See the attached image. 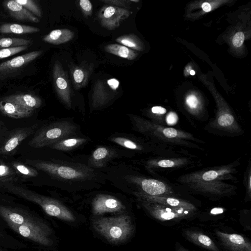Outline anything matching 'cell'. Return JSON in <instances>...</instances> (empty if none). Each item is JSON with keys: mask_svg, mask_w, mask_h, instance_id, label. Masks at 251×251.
<instances>
[{"mask_svg": "<svg viewBox=\"0 0 251 251\" xmlns=\"http://www.w3.org/2000/svg\"><path fill=\"white\" fill-rule=\"evenodd\" d=\"M26 162L50 175L67 180H85L90 177L93 170L81 165H69L45 161L27 160Z\"/></svg>", "mask_w": 251, "mask_h": 251, "instance_id": "obj_4", "label": "cell"}, {"mask_svg": "<svg viewBox=\"0 0 251 251\" xmlns=\"http://www.w3.org/2000/svg\"><path fill=\"white\" fill-rule=\"evenodd\" d=\"M10 165L17 175L20 176L32 177L36 176L38 174L37 170L20 162H13Z\"/></svg>", "mask_w": 251, "mask_h": 251, "instance_id": "obj_29", "label": "cell"}, {"mask_svg": "<svg viewBox=\"0 0 251 251\" xmlns=\"http://www.w3.org/2000/svg\"><path fill=\"white\" fill-rule=\"evenodd\" d=\"M158 165L161 167H171L174 165V162L170 160H162L158 162Z\"/></svg>", "mask_w": 251, "mask_h": 251, "instance_id": "obj_42", "label": "cell"}, {"mask_svg": "<svg viewBox=\"0 0 251 251\" xmlns=\"http://www.w3.org/2000/svg\"><path fill=\"white\" fill-rule=\"evenodd\" d=\"M223 212V209L221 208H214L211 210L212 213H220Z\"/></svg>", "mask_w": 251, "mask_h": 251, "instance_id": "obj_46", "label": "cell"}, {"mask_svg": "<svg viewBox=\"0 0 251 251\" xmlns=\"http://www.w3.org/2000/svg\"><path fill=\"white\" fill-rule=\"evenodd\" d=\"M182 233L187 240L201 247L210 251H221L211 238L200 231L184 229Z\"/></svg>", "mask_w": 251, "mask_h": 251, "instance_id": "obj_14", "label": "cell"}, {"mask_svg": "<svg viewBox=\"0 0 251 251\" xmlns=\"http://www.w3.org/2000/svg\"><path fill=\"white\" fill-rule=\"evenodd\" d=\"M233 117L229 114L222 115L218 119V123L219 125L222 126H230L233 123Z\"/></svg>", "mask_w": 251, "mask_h": 251, "instance_id": "obj_36", "label": "cell"}, {"mask_svg": "<svg viewBox=\"0 0 251 251\" xmlns=\"http://www.w3.org/2000/svg\"><path fill=\"white\" fill-rule=\"evenodd\" d=\"M0 219L6 226L15 225L54 234L52 228L46 220L29 208L11 201H0Z\"/></svg>", "mask_w": 251, "mask_h": 251, "instance_id": "obj_1", "label": "cell"}, {"mask_svg": "<svg viewBox=\"0 0 251 251\" xmlns=\"http://www.w3.org/2000/svg\"><path fill=\"white\" fill-rule=\"evenodd\" d=\"M114 155L112 150L105 147L97 148L90 159L91 164L95 167H102Z\"/></svg>", "mask_w": 251, "mask_h": 251, "instance_id": "obj_20", "label": "cell"}, {"mask_svg": "<svg viewBox=\"0 0 251 251\" xmlns=\"http://www.w3.org/2000/svg\"><path fill=\"white\" fill-rule=\"evenodd\" d=\"M176 251H191L189 250H187L182 246L178 243H176Z\"/></svg>", "mask_w": 251, "mask_h": 251, "instance_id": "obj_45", "label": "cell"}, {"mask_svg": "<svg viewBox=\"0 0 251 251\" xmlns=\"http://www.w3.org/2000/svg\"><path fill=\"white\" fill-rule=\"evenodd\" d=\"M109 5L115 6L127 9L129 7L130 0H101Z\"/></svg>", "mask_w": 251, "mask_h": 251, "instance_id": "obj_35", "label": "cell"}, {"mask_svg": "<svg viewBox=\"0 0 251 251\" xmlns=\"http://www.w3.org/2000/svg\"><path fill=\"white\" fill-rule=\"evenodd\" d=\"M92 226L98 233L114 244L126 241L132 236L134 230L131 217L126 214L94 219Z\"/></svg>", "mask_w": 251, "mask_h": 251, "instance_id": "obj_3", "label": "cell"}, {"mask_svg": "<svg viewBox=\"0 0 251 251\" xmlns=\"http://www.w3.org/2000/svg\"><path fill=\"white\" fill-rule=\"evenodd\" d=\"M28 46L0 49V59L13 56L28 49Z\"/></svg>", "mask_w": 251, "mask_h": 251, "instance_id": "obj_33", "label": "cell"}, {"mask_svg": "<svg viewBox=\"0 0 251 251\" xmlns=\"http://www.w3.org/2000/svg\"><path fill=\"white\" fill-rule=\"evenodd\" d=\"M126 209L125 205L117 198L108 195L98 194L92 202L93 213L100 215L107 213H119Z\"/></svg>", "mask_w": 251, "mask_h": 251, "instance_id": "obj_10", "label": "cell"}, {"mask_svg": "<svg viewBox=\"0 0 251 251\" xmlns=\"http://www.w3.org/2000/svg\"><path fill=\"white\" fill-rule=\"evenodd\" d=\"M190 74L192 75H194L195 74V72L192 70L190 71Z\"/></svg>", "mask_w": 251, "mask_h": 251, "instance_id": "obj_48", "label": "cell"}, {"mask_svg": "<svg viewBox=\"0 0 251 251\" xmlns=\"http://www.w3.org/2000/svg\"><path fill=\"white\" fill-rule=\"evenodd\" d=\"M144 199L147 200L148 201L155 202L161 204H167L169 206L177 207V208H183L187 209L194 210V207L193 205L190 204H187L185 202L181 201L178 199L167 198H160L157 197H153L151 196L144 197Z\"/></svg>", "mask_w": 251, "mask_h": 251, "instance_id": "obj_25", "label": "cell"}, {"mask_svg": "<svg viewBox=\"0 0 251 251\" xmlns=\"http://www.w3.org/2000/svg\"><path fill=\"white\" fill-rule=\"evenodd\" d=\"M5 191L38 205L47 215L68 223H74L76 218L73 212L60 201L45 196L13 183L0 185Z\"/></svg>", "mask_w": 251, "mask_h": 251, "instance_id": "obj_2", "label": "cell"}, {"mask_svg": "<svg viewBox=\"0 0 251 251\" xmlns=\"http://www.w3.org/2000/svg\"><path fill=\"white\" fill-rule=\"evenodd\" d=\"M120 81L115 78L98 80L92 94V106L97 108L107 104L117 94Z\"/></svg>", "mask_w": 251, "mask_h": 251, "instance_id": "obj_6", "label": "cell"}, {"mask_svg": "<svg viewBox=\"0 0 251 251\" xmlns=\"http://www.w3.org/2000/svg\"><path fill=\"white\" fill-rule=\"evenodd\" d=\"M187 104L191 108H196L199 103L197 97L194 95H189L186 100Z\"/></svg>", "mask_w": 251, "mask_h": 251, "instance_id": "obj_38", "label": "cell"}, {"mask_svg": "<svg viewBox=\"0 0 251 251\" xmlns=\"http://www.w3.org/2000/svg\"><path fill=\"white\" fill-rule=\"evenodd\" d=\"M0 111L4 115L14 119L29 117L33 112L4 99L0 100Z\"/></svg>", "mask_w": 251, "mask_h": 251, "instance_id": "obj_18", "label": "cell"}, {"mask_svg": "<svg viewBox=\"0 0 251 251\" xmlns=\"http://www.w3.org/2000/svg\"><path fill=\"white\" fill-rule=\"evenodd\" d=\"M110 140L115 144L128 149L137 150L139 149L138 146L135 142L125 137H114Z\"/></svg>", "mask_w": 251, "mask_h": 251, "instance_id": "obj_32", "label": "cell"}, {"mask_svg": "<svg viewBox=\"0 0 251 251\" xmlns=\"http://www.w3.org/2000/svg\"><path fill=\"white\" fill-rule=\"evenodd\" d=\"M131 2H138L139 0H130Z\"/></svg>", "mask_w": 251, "mask_h": 251, "instance_id": "obj_49", "label": "cell"}, {"mask_svg": "<svg viewBox=\"0 0 251 251\" xmlns=\"http://www.w3.org/2000/svg\"><path fill=\"white\" fill-rule=\"evenodd\" d=\"M77 127L69 121H60L50 124L38 132L29 142L33 148L50 146L64 139L71 137L75 132Z\"/></svg>", "mask_w": 251, "mask_h": 251, "instance_id": "obj_5", "label": "cell"}, {"mask_svg": "<svg viewBox=\"0 0 251 251\" xmlns=\"http://www.w3.org/2000/svg\"><path fill=\"white\" fill-rule=\"evenodd\" d=\"M17 2L23 6L27 10L35 15L41 17L42 11L38 5L32 0H15Z\"/></svg>", "mask_w": 251, "mask_h": 251, "instance_id": "obj_31", "label": "cell"}, {"mask_svg": "<svg viewBox=\"0 0 251 251\" xmlns=\"http://www.w3.org/2000/svg\"><path fill=\"white\" fill-rule=\"evenodd\" d=\"M151 111L153 113L163 114L166 112V110L162 107L156 106L152 107Z\"/></svg>", "mask_w": 251, "mask_h": 251, "instance_id": "obj_43", "label": "cell"}, {"mask_svg": "<svg viewBox=\"0 0 251 251\" xmlns=\"http://www.w3.org/2000/svg\"><path fill=\"white\" fill-rule=\"evenodd\" d=\"M32 41L19 38H3L0 39V49L28 46Z\"/></svg>", "mask_w": 251, "mask_h": 251, "instance_id": "obj_30", "label": "cell"}, {"mask_svg": "<svg viewBox=\"0 0 251 251\" xmlns=\"http://www.w3.org/2000/svg\"><path fill=\"white\" fill-rule=\"evenodd\" d=\"M244 40V34L241 31L235 33L232 38V43L234 46L238 48L243 43Z\"/></svg>", "mask_w": 251, "mask_h": 251, "instance_id": "obj_37", "label": "cell"}, {"mask_svg": "<svg viewBox=\"0 0 251 251\" xmlns=\"http://www.w3.org/2000/svg\"><path fill=\"white\" fill-rule=\"evenodd\" d=\"M163 133L166 137L169 138H174L177 135L176 130L173 128H165L163 131Z\"/></svg>", "mask_w": 251, "mask_h": 251, "instance_id": "obj_40", "label": "cell"}, {"mask_svg": "<svg viewBox=\"0 0 251 251\" xmlns=\"http://www.w3.org/2000/svg\"><path fill=\"white\" fill-rule=\"evenodd\" d=\"M74 85L76 89H79L87 83L89 78V72L82 67H76L72 71Z\"/></svg>", "mask_w": 251, "mask_h": 251, "instance_id": "obj_27", "label": "cell"}, {"mask_svg": "<svg viewBox=\"0 0 251 251\" xmlns=\"http://www.w3.org/2000/svg\"><path fill=\"white\" fill-rule=\"evenodd\" d=\"M143 190L148 195L153 196L164 194L166 191L164 184L153 179H144L141 181Z\"/></svg>", "mask_w": 251, "mask_h": 251, "instance_id": "obj_24", "label": "cell"}, {"mask_svg": "<svg viewBox=\"0 0 251 251\" xmlns=\"http://www.w3.org/2000/svg\"><path fill=\"white\" fill-rule=\"evenodd\" d=\"M18 178V176L11 166L0 162V185L12 183Z\"/></svg>", "mask_w": 251, "mask_h": 251, "instance_id": "obj_26", "label": "cell"}, {"mask_svg": "<svg viewBox=\"0 0 251 251\" xmlns=\"http://www.w3.org/2000/svg\"><path fill=\"white\" fill-rule=\"evenodd\" d=\"M4 99L32 112L42 104V101L39 97L29 94L13 95Z\"/></svg>", "mask_w": 251, "mask_h": 251, "instance_id": "obj_17", "label": "cell"}, {"mask_svg": "<svg viewBox=\"0 0 251 251\" xmlns=\"http://www.w3.org/2000/svg\"><path fill=\"white\" fill-rule=\"evenodd\" d=\"M79 6L85 16H90L92 13L93 6L89 0H80Z\"/></svg>", "mask_w": 251, "mask_h": 251, "instance_id": "obj_34", "label": "cell"}, {"mask_svg": "<svg viewBox=\"0 0 251 251\" xmlns=\"http://www.w3.org/2000/svg\"><path fill=\"white\" fill-rule=\"evenodd\" d=\"M0 251H9V250L0 247Z\"/></svg>", "mask_w": 251, "mask_h": 251, "instance_id": "obj_47", "label": "cell"}, {"mask_svg": "<svg viewBox=\"0 0 251 251\" xmlns=\"http://www.w3.org/2000/svg\"><path fill=\"white\" fill-rule=\"evenodd\" d=\"M87 141V139L79 137H69L60 140L49 146L51 149L68 151L76 148Z\"/></svg>", "mask_w": 251, "mask_h": 251, "instance_id": "obj_23", "label": "cell"}, {"mask_svg": "<svg viewBox=\"0 0 251 251\" xmlns=\"http://www.w3.org/2000/svg\"><path fill=\"white\" fill-rule=\"evenodd\" d=\"M104 49L108 53L128 60L134 59L137 55L136 51L121 44L116 43L108 44L105 47Z\"/></svg>", "mask_w": 251, "mask_h": 251, "instance_id": "obj_21", "label": "cell"}, {"mask_svg": "<svg viewBox=\"0 0 251 251\" xmlns=\"http://www.w3.org/2000/svg\"><path fill=\"white\" fill-rule=\"evenodd\" d=\"M201 8L202 10L206 12H209L211 9V6L208 2L203 3L201 5Z\"/></svg>", "mask_w": 251, "mask_h": 251, "instance_id": "obj_44", "label": "cell"}, {"mask_svg": "<svg viewBox=\"0 0 251 251\" xmlns=\"http://www.w3.org/2000/svg\"><path fill=\"white\" fill-rule=\"evenodd\" d=\"M4 4L10 15L18 20L34 23H38L39 21L37 17L17 2L15 0L6 1Z\"/></svg>", "mask_w": 251, "mask_h": 251, "instance_id": "obj_15", "label": "cell"}, {"mask_svg": "<svg viewBox=\"0 0 251 251\" xmlns=\"http://www.w3.org/2000/svg\"><path fill=\"white\" fill-rule=\"evenodd\" d=\"M0 247L13 250L28 248V246L10 234L3 221L0 219Z\"/></svg>", "mask_w": 251, "mask_h": 251, "instance_id": "obj_16", "label": "cell"}, {"mask_svg": "<svg viewBox=\"0 0 251 251\" xmlns=\"http://www.w3.org/2000/svg\"><path fill=\"white\" fill-rule=\"evenodd\" d=\"M218 174L215 171H209L204 173L202 175V179L205 181H210L215 179Z\"/></svg>", "mask_w": 251, "mask_h": 251, "instance_id": "obj_39", "label": "cell"}, {"mask_svg": "<svg viewBox=\"0 0 251 251\" xmlns=\"http://www.w3.org/2000/svg\"><path fill=\"white\" fill-rule=\"evenodd\" d=\"M42 53V50L33 51L7 60L0 64V80L20 71L25 65L35 60Z\"/></svg>", "mask_w": 251, "mask_h": 251, "instance_id": "obj_11", "label": "cell"}, {"mask_svg": "<svg viewBox=\"0 0 251 251\" xmlns=\"http://www.w3.org/2000/svg\"><path fill=\"white\" fill-rule=\"evenodd\" d=\"M36 126L16 129L0 145V156L14 151L27 137L33 133Z\"/></svg>", "mask_w": 251, "mask_h": 251, "instance_id": "obj_13", "label": "cell"}, {"mask_svg": "<svg viewBox=\"0 0 251 251\" xmlns=\"http://www.w3.org/2000/svg\"><path fill=\"white\" fill-rule=\"evenodd\" d=\"M144 204V206L152 217L162 222L188 218L194 210L183 208L161 206L147 202Z\"/></svg>", "mask_w": 251, "mask_h": 251, "instance_id": "obj_7", "label": "cell"}, {"mask_svg": "<svg viewBox=\"0 0 251 251\" xmlns=\"http://www.w3.org/2000/svg\"><path fill=\"white\" fill-rule=\"evenodd\" d=\"M214 233L222 244L229 251H251L248 239L237 233H228L215 229Z\"/></svg>", "mask_w": 251, "mask_h": 251, "instance_id": "obj_12", "label": "cell"}, {"mask_svg": "<svg viewBox=\"0 0 251 251\" xmlns=\"http://www.w3.org/2000/svg\"><path fill=\"white\" fill-rule=\"evenodd\" d=\"M130 14L127 9L108 5L101 8L98 17L104 28L112 30L119 27Z\"/></svg>", "mask_w": 251, "mask_h": 251, "instance_id": "obj_8", "label": "cell"}, {"mask_svg": "<svg viewBox=\"0 0 251 251\" xmlns=\"http://www.w3.org/2000/svg\"><path fill=\"white\" fill-rule=\"evenodd\" d=\"M74 36V32L69 29H57L51 31L43 37V40L51 44L60 45L71 41Z\"/></svg>", "mask_w": 251, "mask_h": 251, "instance_id": "obj_19", "label": "cell"}, {"mask_svg": "<svg viewBox=\"0 0 251 251\" xmlns=\"http://www.w3.org/2000/svg\"><path fill=\"white\" fill-rule=\"evenodd\" d=\"M116 41L130 49L140 50L142 48L141 44L138 39L136 36L132 34L119 36L116 39Z\"/></svg>", "mask_w": 251, "mask_h": 251, "instance_id": "obj_28", "label": "cell"}, {"mask_svg": "<svg viewBox=\"0 0 251 251\" xmlns=\"http://www.w3.org/2000/svg\"><path fill=\"white\" fill-rule=\"evenodd\" d=\"M177 115L174 112H171L167 116L166 122L169 125H175L177 122Z\"/></svg>", "mask_w": 251, "mask_h": 251, "instance_id": "obj_41", "label": "cell"}, {"mask_svg": "<svg viewBox=\"0 0 251 251\" xmlns=\"http://www.w3.org/2000/svg\"><path fill=\"white\" fill-rule=\"evenodd\" d=\"M40 29L37 27L17 24L5 23L0 26V33L27 34L38 32Z\"/></svg>", "mask_w": 251, "mask_h": 251, "instance_id": "obj_22", "label": "cell"}, {"mask_svg": "<svg viewBox=\"0 0 251 251\" xmlns=\"http://www.w3.org/2000/svg\"><path fill=\"white\" fill-rule=\"evenodd\" d=\"M52 76L54 87L59 98L67 107L71 108L72 102L69 81L62 65L57 60L53 65Z\"/></svg>", "mask_w": 251, "mask_h": 251, "instance_id": "obj_9", "label": "cell"}]
</instances>
